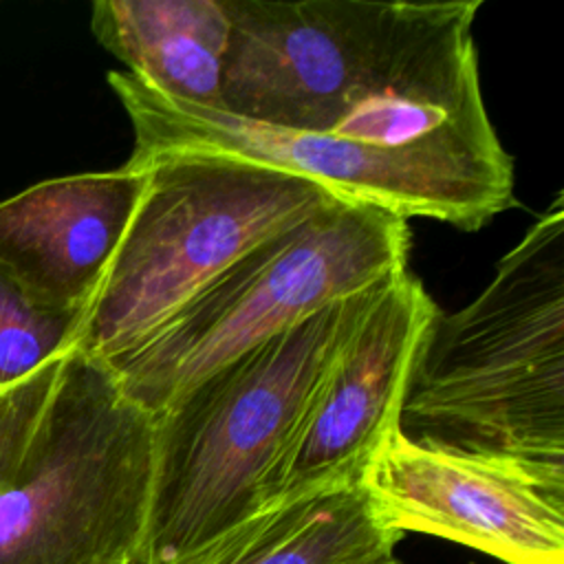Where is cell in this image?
Masks as SVG:
<instances>
[{"instance_id":"obj_1","label":"cell","mask_w":564,"mask_h":564,"mask_svg":"<svg viewBox=\"0 0 564 564\" xmlns=\"http://www.w3.org/2000/svg\"><path fill=\"white\" fill-rule=\"evenodd\" d=\"M480 4L225 0L218 108L108 75L134 132L126 167L165 154L231 156L403 220L476 231L513 205V161L480 93Z\"/></svg>"},{"instance_id":"obj_2","label":"cell","mask_w":564,"mask_h":564,"mask_svg":"<svg viewBox=\"0 0 564 564\" xmlns=\"http://www.w3.org/2000/svg\"><path fill=\"white\" fill-rule=\"evenodd\" d=\"M154 414L75 348L0 388V564H141Z\"/></svg>"},{"instance_id":"obj_3","label":"cell","mask_w":564,"mask_h":564,"mask_svg":"<svg viewBox=\"0 0 564 564\" xmlns=\"http://www.w3.org/2000/svg\"><path fill=\"white\" fill-rule=\"evenodd\" d=\"M390 280L231 359L154 414L141 564H176L267 505L324 381Z\"/></svg>"},{"instance_id":"obj_4","label":"cell","mask_w":564,"mask_h":564,"mask_svg":"<svg viewBox=\"0 0 564 564\" xmlns=\"http://www.w3.org/2000/svg\"><path fill=\"white\" fill-rule=\"evenodd\" d=\"M421 443L564 469V196L482 293L436 313L401 408Z\"/></svg>"},{"instance_id":"obj_5","label":"cell","mask_w":564,"mask_h":564,"mask_svg":"<svg viewBox=\"0 0 564 564\" xmlns=\"http://www.w3.org/2000/svg\"><path fill=\"white\" fill-rule=\"evenodd\" d=\"M128 170H143L145 185L73 346L106 364L253 247L339 200L308 178L231 156L165 154Z\"/></svg>"},{"instance_id":"obj_6","label":"cell","mask_w":564,"mask_h":564,"mask_svg":"<svg viewBox=\"0 0 564 564\" xmlns=\"http://www.w3.org/2000/svg\"><path fill=\"white\" fill-rule=\"evenodd\" d=\"M408 253V220L335 200L253 247L108 366L137 405L159 414L231 359L405 271Z\"/></svg>"},{"instance_id":"obj_7","label":"cell","mask_w":564,"mask_h":564,"mask_svg":"<svg viewBox=\"0 0 564 564\" xmlns=\"http://www.w3.org/2000/svg\"><path fill=\"white\" fill-rule=\"evenodd\" d=\"M359 485L383 522L471 546L505 564H564V469L390 432Z\"/></svg>"},{"instance_id":"obj_8","label":"cell","mask_w":564,"mask_h":564,"mask_svg":"<svg viewBox=\"0 0 564 564\" xmlns=\"http://www.w3.org/2000/svg\"><path fill=\"white\" fill-rule=\"evenodd\" d=\"M436 313L408 269L386 284L324 381L273 478L267 505L335 482H359L372 452L399 430L408 386Z\"/></svg>"},{"instance_id":"obj_9","label":"cell","mask_w":564,"mask_h":564,"mask_svg":"<svg viewBox=\"0 0 564 564\" xmlns=\"http://www.w3.org/2000/svg\"><path fill=\"white\" fill-rule=\"evenodd\" d=\"M143 185V170L119 167L42 181L2 200L0 262L37 302L84 313Z\"/></svg>"},{"instance_id":"obj_10","label":"cell","mask_w":564,"mask_h":564,"mask_svg":"<svg viewBox=\"0 0 564 564\" xmlns=\"http://www.w3.org/2000/svg\"><path fill=\"white\" fill-rule=\"evenodd\" d=\"M399 540L359 482H335L262 507L176 564H379Z\"/></svg>"},{"instance_id":"obj_11","label":"cell","mask_w":564,"mask_h":564,"mask_svg":"<svg viewBox=\"0 0 564 564\" xmlns=\"http://www.w3.org/2000/svg\"><path fill=\"white\" fill-rule=\"evenodd\" d=\"M90 31L145 86L218 108L231 37L225 0H97Z\"/></svg>"},{"instance_id":"obj_12","label":"cell","mask_w":564,"mask_h":564,"mask_svg":"<svg viewBox=\"0 0 564 564\" xmlns=\"http://www.w3.org/2000/svg\"><path fill=\"white\" fill-rule=\"evenodd\" d=\"M82 311L37 302L0 262V388L75 346Z\"/></svg>"},{"instance_id":"obj_13","label":"cell","mask_w":564,"mask_h":564,"mask_svg":"<svg viewBox=\"0 0 564 564\" xmlns=\"http://www.w3.org/2000/svg\"><path fill=\"white\" fill-rule=\"evenodd\" d=\"M379 564H399V562H394V560L390 557V560H383V562H379Z\"/></svg>"}]
</instances>
